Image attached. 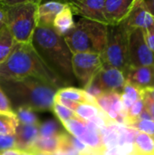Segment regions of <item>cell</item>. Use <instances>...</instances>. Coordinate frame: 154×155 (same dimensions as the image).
Here are the masks:
<instances>
[{"instance_id": "obj_1", "label": "cell", "mask_w": 154, "mask_h": 155, "mask_svg": "<svg viewBox=\"0 0 154 155\" xmlns=\"http://www.w3.org/2000/svg\"><path fill=\"white\" fill-rule=\"evenodd\" d=\"M33 77L39 79L55 89L67 86L41 58L32 43H16L9 57L0 64V78L23 79Z\"/></svg>"}, {"instance_id": "obj_2", "label": "cell", "mask_w": 154, "mask_h": 155, "mask_svg": "<svg viewBox=\"0 0 154 155\" xmlns=\"http://www.w3.org/2000/svg\"><path fill=\"white\" fill-rule=\"evenodd\" d=\"M32 45L44 63L67 84L74 81L72 69V56L64 37L58 35L53 27L37 25Z\"/></svg>"}, {"instance_id": "obj_3", "label": "cell", "mask_w": 154, "mask_h": 155, "mask_svg": "<svg viewBox=\"0 0 154 155\" xmlns=\"http://www.w3.org/2000/svg\"><path fill=\"white\" fill-rule=\"evenodd\" d=\"M0 86L8 97L13 109L26 106L34 112L51 111L57 89L33 77L23 79L0 78Z\"/></svg>"}, {"instance_id": "obj_4", "label": "cell", "mask_w": 154, "mask_h": 155, "mask_svg": "<svg viewBox=\"0 0 154 155\" xmlns=\"http://www.w3.org/2000/svg\"><path fill=\"white\" fill-rule=\"evenodd\" d=\"M107 26L106 24L82 17L64 37L72 54H102L106 44Z\"/></svg>"}, {"instance_id": "obj_5", "label": "cell", "mask_w": 154, "mask_h": 155, "mask_svg": "<svg viewBox=\"0 0 154 155\" xmlns=\"http://www.w3.org/2000/svg\"><path fill=\"white\" fill-rule=\"evenodd\" d=\"M5 15V26L16 43H32L37 26V9L39 5L32 2L13 5H1Z\"/></svg>"}, {"instance_id": "obj_6", "label": "cell", "mask_w": 154, "mask_h": 155, "mask_svg": "<svg viewBox=\"0 0 154 155\" xmlns=\"http://www.w3.org/2000/svg\"><path fill=\"white\" fill-rule=\"evenodd\" d=\"M128 31L122 24L108 25L106 44L101 58L103 66L116 68L123 73L130 67L128 55Z\"/></svg>"}, {"instance_id": "obj_7", "label": "cell", "mask_w": 154, "mask_h": 155, "mask_svg": "<svg viewBox=\"0 0 154 155\" xmlns=\"http://www.w3.org/2000/svg\"><path fill=\"white\" fill-rule=\"evenodd\" d=\"M101 55L95 53H77L72 56V69L74 78L87 89L103 68Z\"/></svg>"}, {"instance_id": "obj_8", "label": "cell", "mask_w": 154, "mask_h": 155, "mask_svg": "<svg viewBox=\"0 0 154 155\" xmlns=\"http://www.w3.org/2000/svg\"><path fill=\"white\" fill-rule=\"evenodd\" d=\"M128 55L130 67L154 65V54L146 43L143 29H134L129 32Z\"/></svg>"}, {"instance_id": "obj_9", "label": "cell", "mask_w": 154, "mask_h": 155, "mask_svg": "<svg viewBox=\"0 0 154 155\" xmlns=\"http://www.w3.org/2000/svg\"><path fill=\"white\" fill-rule=\"evenodd\" d=\"M125 84L126 79L122 71L110 66H103L90 85L96 87L102 94L116 93L121 94Z\"/></svg>"}, {"instance_id": "obj_10", "label": "cell", "mask_w": 154, "mask_h": 155, "mask_svg": "<svg viewBox=\"0 0 154 155\" xmlns=\"http://www.w3.org/2000/svg\"><path fill=\"white\" fill-rule=\"evenodd\" d=\"M96 104L114 124L124 125L125 110L121 94L116 93H104L94 98Z\"/></svg>"}, {"instance_id": "obj_11", "label": "cell", "mask_w": 154, "mask_h": 155, "mask_svg": "<svg viewBox=\"0 0 154 155\" xmlns=\"http://www.w3.org/2000/svg\"><path fill=\"white\" fill-rule=\"evenodd\" d=\"M71 8L73 14L83 18L106 24L104 16V0H64Z\"/></svg>"}, {"instance_id": "obj_12", "label": "cell", "mask_w": 154, "mask_h": 155, "mask_svg": "<svg viewBox=\"0 0 154 155\" xmlns=\"http://www.w3.org/2000/svg\"><path fill=\"white\" fill-rule=\"evenodd\" d=\"M143 0H104V16L107 25L121 24Z\"/></svg>"}, {"instance_id": "obj_13", "label": "cell", "mask_w": 154, "mask_h": 155, "mask_svg": "<svg viewBox=\"0 0 154 155\" xmlns=\"http://www.w3.org/2000/svg\"><path fill=\"white\" fill-rule=\"evenodd\" d=\"M124 76L127 83L140 90L154 88V65L129 67Z\"/></svg>"}, {"instance_id": "obj_14", "label": "cell", "mask_w": 154, "mask_h": 155, "mask_svg": "<svg viewBox=\"0 0 154 155\" xmlns=\"http://www.w3.org/2000/svg\"><path fill=\"white\" fill-rule=\"evenodd\" d=\"M121 24L129 33L130 31L134 29L145 30L150 25L154 24V18L150 14L143 1L131 12V14Z\"/></svg>"}, {"instance_id": "obj_15", "label": "cell", "mask_w": 154, "mask_h": 155, "mask_svg": "<svg viewBox=\"0 0 154 155\" xmlns=\"http://www.w3.org/2000/svg\"><path fill=\"white\" fill-rule=\"evenodd\" d=\"M64 1H48L40 4L37 9V25L53 27L56 15L65 7Z\"/></svg>"}, {"instance_id": "obj_16", "label": "cell", "mask_w": 154, "mask_h": 155, "mask_svg": "<svg viewBox=\"0 0 154 155\" xmlns=\"http://www.w3.org/2000/svg\"><path fill=\"white\" fill-rule=\"evenodd\" d=\"M38 137L39 125H25L19 124L15 134V148L29 152Z\"/></svg>"}, {"instance_id": "obj_17", "label": "cell", "mask_w": 154, "mask_h": 155, "mask_svg": "<svg viewBox=\"0 0 154 155\" xmlns=\"http://www.w3.org/2000/svg\"><path fill=\"white\" fill-rule=\"evenodd\" d=\"M56 96L68 99L80 104H96L95 99L88 94L84 89L76 88L74 86H65L58 89L55 93Z\"/></svg>"}, {"instance_id": "obj_18", "label": "cell", "mask_w": 154, "mask_h": 155, "mask_svg": "<svg viewBox=\"0 0 154 155\" xmlns=\"http://www.w3.org/2000/svg\"><path fill=\"white\" fill-rule=\"evenodd\" d=\"M154 139L150 135L137 132L132 142L130 155H153Z\"/></svg>"}, {"instance_id": "obj_19", "label": "cell", "mask_w": 154, "mask_h": 155, "mask_svg": "<svg viewBox=\"0 0 154 155\" xmlns=\"http://www.w3.org/2000/svg\"><path fill=\"white\" fill-rule=\"evenodd\" d=\"M73 12L69 5L66 4L65 7L56 15L54 24L53 29L60 35L64 36L68 34L74 26V21L73 17Z\"/></svg>"}, {"instance_id": "obj_20", "label": "cell", "mask_w": 154, "mask_h": 155, "mask_svg": "<svg viewBox=\"0 0 154 155\" xmlns=\"http://www.w3.org/2000/svg\"><path fill=\"white\" fill-rule=\"evenodd\" d=\"M16 41L12 36L8 28L5 25L0 29V64H2L12 54Z\"/></svg>"}, {"instance_id": "obj_21", "label": "cell", "mask_w": 154, "mask_h": 155, "mask_svg": "<svg viewBox=\"0 0 154 155\" xmlns=\"http://www.w3.org/2000/svg\"><path fill=\"white\" fill-rule=\"evenodd\" d=\"M60 133V132H59ZM59 133L53 137H38L29 152H42L53 154L59 149Z\"/></svg>"}, {"instance_id": "obj_22", "label": "cell", "mask_w": 154, "mask_h": 155, "mask_svg": "<svg viewBox=\"0 0 154 155\" xmlns=\"http://www.w3.org/2000/svg\"><path fill=\"white\" fill-rule=\"evenodd\" d=\"M18 125L19 122L15 112L0 111V134L15 136Z\"/></svg>"}, {"instance_id": "obj_23", "label": "cell", "mask_w": 154, "mask_h": 155, "mask_svg": "<svg viewBox=\"0 0 154 155\" xmlns=\"http://www.w3.org/2000/svg\"><path fill=\"white\" fill-rule=\"evenodd\" d=\"M81 119L84 121H93L94 119L106 115L97 104H80L78 103L74 111Z\"/></svg>"}, {"instance_id": "obj_24", "label": "cell", "mask_w": 154, "mask_h": 155, "mask_svg": "<svg viewBox=\"0 0 154 155\" xmlns=\"http://www.w3.org/2000/svg\"><path fill=\"white\" fill-rule=\"evenodd\" d=\"M121 99L123 108L126 112V110L130 108L136 101L142 99V90L126 82L123 90L121 94Z\"/></svg>"}, {"instance_id": "obj_25", "label": "cell", "mask_w": 154, "mask_h": 155, "mask_svg": "<svg viewBox=\"0 0 154 155\" xmlns=\"http://www.w3.org/2000/svg\"><path fill=\"white\" fill-rule=\"evenodd\" d=\"M15 114L18 119L20 124L25 125H39L38 118L36 117L34 111L26 106H19L14 109Z\"/></svg>"}, {"instance_id": "obj_26", "label": "cell", "mask_w": 154, "mask_h": 155, "mask_svg": "<svg viewBox=\"0 0 154 155\" xmlns=\"http://www.w3.org/2000/svg\"><path fill=\"white\" fill-rule=\"evenodd\" d=\"M62 124L64 126L66 131L69 134H71V135H73L76 138H79L81 135H83L84 133L85 132V130L87 129L86 121H84L81 118L69 120V121L63 123Z\"/></svg>"}, {"instance_id": "obj_27", "label": "cell", "mask_w": 154, "mask_h": 155, "mask_svg": "<svg viewBox=\"0 0 154 155\" xmlns=\"http://www.w3.org/2000/svg\"><path fill=\"white\" fill-rule=\"evenodd\" d=\"M125 127L131 128L140 133L146 134L154 139V120H143L139 119L129 123Z\"/></svg>"}, {"instance_id": "obj_28", "label": "cell", "mask_w": 154, "mask_h": 155, "mask_svg": "<svg viewBox=\"0 0 154 155\" xmlns=\"http://www.w3.org/2000/svg\"><path fill=\"white\" fill-rule=\"evenodd\" d=\"M52 110H53V112L54 113V114L57 116V118L59 119V121L62 124L66 122V121H69V120L80 118L74 112L71 111L70 109H68L65 106H64L62 104H59L57 103H54Z\"/></svg>"}, {"instance_id": "obj_29", "label": "cell", "mask_w": 154, "mask_h": 155, "mask_svg": "<svg viewBox=\"0 0 154 155\" xmlns=\"http://www.w3.org/2000/svg\"><path fill=\"white\" fill-rule=\"evenodd\" d=\"M59 133L57 124L54 121H46L39 124V136L40 137H53Z\"/></svg>"}, {"instance_id": "obj_30", "label": "cell", "mask_w": 154, "mask_h": 155, "mask_svg": "<svg viewBox=\"0 0 154 155\" xmlns=\"http://www.w3.org/2000/svg\"><path fill=\"white\" fill-rule=\"evenodd\" d=\"M15 148V136L0 134V153L8 149Z\"/></svg>"}, {"instance_id": "obj_31", "label": "cell", "mask_w": 154, "mask_h": 155, "mask_svg": "<svg viewBox=\"0 0 154 155\" xmlns=\"http://www.w3.org/2000/svg\"><path fill=\"white\" fill-rule=\"evenodd\" d=\"M142 99L143 101L145 110L151 115L152 119L154 120V100L144 90H142Z\"/></svg>"}, {"instance_id": "obj_32", "label": "cell", "mask_w": 154, "mask_h": 155, "mask_svg": "<svg viewBox=\"0 0 154 155\" xmlns=\"http://www.w3.org/2000/svg\"><path fill=\"white\" fill-rule=\"evenodd\" d=\"M0 111L2 112H14L11 103L0 86Z\"/></svg>"}, {"instance_id": "obj_33", "label": "cell", "mask_w": 154, "mask_h": 155, "mask_svg": "<svg viewBox=\"0 0 154 155\" xmlns=\"http://www.w3.org/2000/svg\"><path fill=\"white\" fill-rule=\"evenodd\" d=\"M143 32H144L146 43L149 48L151 49V51L154 54V24L150 25L145 30H143Z\"/></svg>"}, {"instance_id": "obj_34", "label": "cell", "mask_w": 154, "mask_h": 155, "mask_svg": "<svg viewBox=\"0 0 154 155\" xmlns=\"http://www.w3.org/2000/svg\"><path fill=\"white\" fill-rule=\"evenodd\" d=\"M41 1L42 0H2L0 2V5H16V4L26 3V2H32V3L40 5Z\"/></svg>"}, {"instance_id": "obj_35", "label": "cell", "mask_w": 154, "mask_h": 155, "mask_svg": "<svg viewBox=\"0 0 154 155\" xmlns=\"http://www.w3.org/2000/svg\"><path fill=\"white\" fill-rule=\"evenodd\" d=\"M0 155H33L31 152H25V151H22L16 148H13V149H8L5 151H3L0 153Z\"/></svg>"}, {"instance_id": "obj_36", "label": "cell", "mask_w": 154, "mask_h": 155, "mask_svg": "<svg viewBox=\"0 0 154 155\" xmlns=\"http://www.w3.org/2000/svg\"><path fill=\"white\" fill-rule=\"evenodd\" d=\"M143 3L150 12V14L153 16L154 18V0H143Z\"/></svg>"}, {"instance_id": "obj_37", "label": "cell", "mask_w": 154, "mask_h": 155, "mask_svg": "<svg viewBox=\"0 0 154 155\" xmlns=\"http://www.w3.org/2000/svg\"><path fill=\"white\" fill-rule=\"evenodd\" d=\"M5 25V15L2 7L0 6V29Z\"/></svg>"}, {"instance_id": "obj_38", "label": "cell", "mask_w": 154, "mask_h": 155, "mask_svg": "<svg viewBox=\"0 0 154 155\" xmlns=\"http://www.w3.org/2000/svg\"><path fill=\"white\" fill-rule=\"evenodd\" d=\"M152 99L154 100V88H150V89H145L144 90Z\"/></svg>"}, {"instance_id": "obj_39", "label": "cell", "mask_w": 154, "mask_h": 155, "mask_svg": "<svg viewBox=\"0 0 154 155\" xmlns=\"http://www.w3.org/2000/svg\"><path fill=\"white\" fill-rule=\"evenodd\" d=\"M33 155H52L50 153H42V152H31Z\"/></svg>"}, {"instance_id": "obj_40", "label": "cell", "mask_w": 154, "mask_h": 155, "mask_svg": "<svg viewBox=\"0 0 154 155\" xmlns=\"http://www.w3.org/2000/svg\"><path fill=\"white\" fill-rule=\"evenodd\" d=\"M1 1H2V0H0V2H1Z\"/></svg>"}, {"instance_id": "obj_41", "label": "cell", "mask_w": 154, "mask_h": 155, "mask_svg": "<svg viewBox=\"0 0 154 155\" xmlns=\"http://www.w3.org/2000/svg\"><path fill=\"white\" fill-rule=\"evenodd\" d=\"M153 155H154V154H153Z\"/></svg>"}]
</instances>
